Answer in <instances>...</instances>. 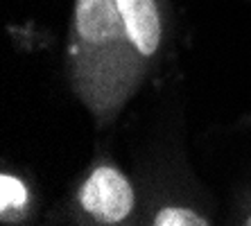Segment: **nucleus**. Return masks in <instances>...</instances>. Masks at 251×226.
Segmentation results:
<instances>
[{
	"label": "nucleus",
	"instance_id": "1",
	"mask_svg": "<svg viewBox=\"0 0 251 226\" xmlns=\"http://www.w3.org/2000/svg\"><path fill=\"white\" fill-rule=\"evenodd\" d=\"M156 0H75L70 77L88 111L106 125L127 104L161 50Z\"/></svg>",
	"mask_w": 251,
	"mask_h": 226
},
{
	"label": "nucleus",
	"instance_id": "3",
	"mask_svg": "<svg viewBox=\"0 0 251 226\" xmlns=\"http://www.w3.org/2000/svg\"><path fill=\"white\" fill-rule=\"evenodd\" d=\"M27 208V188L23 181L12 176V174H2L0 179V213L2 220L12 222V217H18Z\"/></svg>",
	"mask_w": 251,
	"mask_h": 226
},
{
	"label": "nucleus",
	"instance_id": "4",
	"mask_svg": "<svg viewBox=\"0 0 251 226\" xmlns=\"http://www.w3.org/2000/svg\"><path fill=\"white\" fill-rule=\"evenodd\" d=\"M156 226H206L208 220L201 217L199 213L190 208H181V206H168V208L158 210L154 217Z\"/></svg>",
	"mask_w": 251,
	"mask_h": 226
},
{
	"label": "nucleus",
	"instance_id": "5",
	"mask_svg": "<svg viewBox=\"0 0 251 226\" xmlns=\"http://www.w3.org/2000/svg\"><path fill=\"white\" fill-rule=\"evenodd\" d=\"M247 224H249V226H251V215H249V220H247Z\"/></svg>",
	"mask_w": 251,
	"mask_h": 226
},
{
	"label": "nucleus",
	"instance_id": "2",
	"mask_svg": "<svg viewBox=\"0 0 251 226\" xmlns=\"http://www.w3.org/2000/svg\"><path fill=\"white\" fill-rule=\"evenodd\" d=\"M79 203L102 224L123 222L134 208V188L120 170L100 165L91 172L79 190Z\"/></svg>",
	"mask_w": 251,
	"mask_h": 226
}]
</instances>
